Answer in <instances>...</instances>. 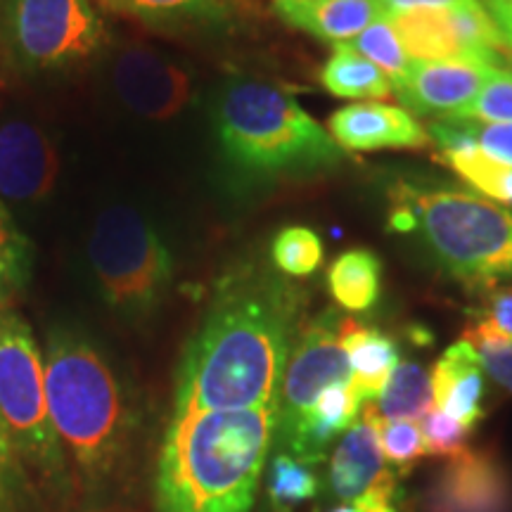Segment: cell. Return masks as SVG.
I'll return each mask as SVG.
<instances>
[{
    "instance_id": "cell-1",
    "label": "cell",
    "mask_w": 512,
    "mask_h": 512,
    "mask_svg": "<svg viewBox=\"0 0 512 512\" xmlns=\"http://www.w3.org/2000/svg\"><path fill=\"white\" fill-rule=\"evenodd\" d=\"M306 292L278 268L245 264L223 275L178 370L174 415L247 411L280 403Z\"/></svg>"
},
{
    "instance_id": "cell-2",
    "label": "cell",
    "mask_w": 512,
    "mask_h": 512,
    "mask_svg": "<svg viewBox=\"0 0 512 512\" xmlns=\"http://www.w3.org/2000/svg\"><path fill=\"white\" fill-rule=\"evenodd\" d=\"M278 427V403L171 415L157 460V512H249Z\"/></svg>"
},
{
    "instance_id": "cell-3",
    "label": "cell",
    "mask_w": 512,
    "mask_h": 512,
    "mask_svg": "<svg viewBox=\"0 0 512 512\" xmlns=\"http://www.w3.org/2000/svg\"><path fill=\"white\" fill-rule=\"evenodd\" d=\"M43 361L50 420L72 489L88 503L102 501L119 482L131 441V408L119 377L93 344L72 332L50 335Z\"/></svg>"
},
{
    "instance_id": "cell-4",
    "label": "cell",
    "mask_w": 512,
    "mask_h": 512,
    "mask_svg": "<svg viewBox=\"0 0 512 512\" xmlns=\"http://www.w3.org/2000/svg\"><path fill=\"white\" fill-rule=\"evenodd\" d=\"M214 117L223 155L249 176H311L347 157L290 93L271 83H230Z\"/></svg>"
},
{
    "instance_id": "cell-5",
    "label": "cell",
    "mask_w": 512,
    "mask_h": 512,
    "mask_svg": "<svg viewBox=\"0 0 512 512\" xmlns=\"http://www.w3.org/2000/svg\"><path fill=\"white\" fill-rule=\"evenodd\" d=\"M389 228L420 233L434 259L463 283L491 287L512 275V211L475 192L399 183Z\"/></svg>"
},
{
    "instance_id": "cell-6",
    "label": "cell",
    "mask_w": 512,
    "mask_h": 512,
    "mask_svg": "<svg viewBox=\"0 0 512 512\" xmlns=\"http://www.w3.org/2000/svg\"><path fill=\"white\" fill-rule=\"evenodd\" d=\"M0 430L24 477L64 498L72 489L69 467L50 420L46 361L34 332L17 311L0 306Z\"/></svg>"
},
{
    "instance_id": "cell-7",
    "label": "cell",
    "mask_w": 512,
    "mask_h": 512,
    "mask_svg": "<svg viewBox=\"0 0 512 512\" xmlns=\"http://www.w3.org/2000/svg\"><path fill=\"white\" fill-rule=\"evenodd\" d=\"M88 256L105 299L124 313L155 309L174 278V259L157 230L121 204L98 216Z\"/></svg>"
},
{
    "instance_id": "cell-8",
    "label": "cell",
    "mask_w": 512,
    "mask_h": 512,
    "mask_svg": "<svg viewBox=\"0 0 512 512\" xmlns=\"http://www.w3.org/2000/svg\"><path fill=\"white\" fill-rule=\"evenodd\" d=\"M0 41L24 72H57L105 48V19L91 0H0Z\"/></svg>"
},
{
    "instance_id": "cell-9",
    "label": "cell",
    "mask_w": 512,
    "mask_h": 512,
    "mask_svg": "<svg viewBox=\"0 0 512 512\" xmlns=\"http://www.w3.org/2000/svg\"><path fill=\"white\" fill-rule=\"evenodd\" d=\"M342 323L344 318L335 309L306 320L280 387L275 448L283 446L297 432L325 389L332 384L351 382L349 356L342 344Z\"/></svg>"
},
{
    "instance_id": "cell-10",
    "label": "cell",
    "mask_w": 512,
    "mask_h": 512,
    "mask_svg": "<svg viewBox=\"0 0 512 512\" xmlns=\"http://www.w3.org/2000/svg\"><path fill=\"white\" fill-rule=\"evenodd\" d=\"M380 413L375 401L363 403L356 420L339 441L330 463V491L344 503H389L396 496V477L387 467L380 444Z\"/></svg>"
},
{
    "instance_id": "cell-11",
    "label": "cell",
    "mask_w": 512,
    "mask_h": 512,
    "mask_svg": "<svg viewBox=\"0 0 512 512\" xmlns=\"http://www.w3.org/2000/svg\"><path fill=\"white\" fill-rule=\"evenodd\" d=\"M112 81L128 110L145 119L176 117L192 98L190 74L150 48H126L114 62Z\"/></svg>"
},
{
    "instance_id": "cell-12",
    "label": "cell",
    "mask_w": 512,
    "mask_h": 512,
    "mask_svg": "<svg viewBox=\"0 0 512 512\" xmlns=\"http://www.w3.org/2000/svg\"><path fill=\"white\" fill-rule=\"evenodd\" d=\"M498 67L482 62H420L392 83L394 95L408 112L422 117H463Z\"/></svg>"
},
{
    "instance_id": "cell-13",
    "label": "cell",
    "mask_w": 512,
    "mask_h": 512,
    "mask_svg": "<svg viewBox=\"0 0 512 512\" xmlns=\"http://www.w3.org/2000/svg\"><path fill=\"white\" fill-rule=\"evenodd\" d=\"M425 512H512L510 477L489 453H460L434 479Z\"/></svg>"
},
{
    "instance_id": "cell-14",
    "label": "cell",
    "mask_w": 512,
    "mask_h": 512,
    "mask_svg": "<svg viewBox=\"0 0 512 512\" xmlns=\"http://www.w3.org/2000/svg\"><path fill=\"white\" fill-rule=\"evenodd\" d=\"M330 136L344 152L420 150L430 145L427 128L403 107L354 102L332 114Z\"/></svg>"
},
{
    "instance_id": "cell-15",
    "label": "cell",
    "mask_w": 512,
    "mask_h": 512,
    "mask_svg": "<svg viewBox=\"0 0 512 512\" xmlns=\"http://www.w3.org/2000/svg\"><path fill=\"white\" fill-rule=\"evenodd\" d=\"M57 155L41 128L10 121L0 128V197L12 202L43 200L55 185Z\"/></svg>"
},
{
    "instance_id": "cell-16",
    "label": "cell",
    "mask_w": 512,
    "mask_h": 512,
    "mask_svg": "<svg viewBox=\"0 0 512 512\" xmlns=\"http://www.w3.org/2000/svg\"><path fill=\"white\" fill-rule=\"evenodd\" d=\"M273 8L290 27L332 46L347 43L370 24L387 19L380 0H273Z\"/></svg>"
},
{
    "instance_id": "cell-17",
    "label": "cell",
    "mask_w": 512,
    "mask_h": 512,
    "mask_svg": "<svg viewBox=\"0 0 512 512\" xmlns=\"http://www.w3.org/2000/svg\"><path fill=\"white\" fill-rule=\"evenodd\" d=\"M363 401L358 399L354 384H332L325 389L311 408V413L302 420L297 432L275 451L290 453L292 458L316 467L328 456V446L337 434L347 432L361 415Z\"/></svg>"
},
{
    "instance_id": "cell-18",
    "label": "cell",
    "mask_w": 512,
    "mask_h": 512,
    "mask_svg": "<svg viewBox=\"0 0 512 512\" xmlns=\"http://www.w3.org/2000/svg\"><path fill=\"white\" fill-rule=\"evenodd\" d=\"M484 368L479 363L475 349L460 339L444 351V356L432 368V396L441 413L463 422L465 427H475L482 420L484 396Z\"/></svg>"
},
{
    "instance_id": "cell-19",
    "label": "cell",
    "mask_w": 512,
    "mask_h": 512,
    "mask_svg": "<svg viewBox=\"0 0 512 512\" xmlns=\"http://www.w3.org/2000/svg\"><path fill=\"white\" fill-rule=\"evenodd\" d=\"M342 344L351 366V384L363 403L375 401L399 363V349L392 337L380 330L363 328L356 320L344 318Z\"/></svg>"
},
{
    "instance_id": "cell-20",
    "label": "cell",
    "mask_w": 512,
    "mask_h": 512,
    "mask_svg": "<svg viewBox=\"0 0 512 512\" xmlns=\"http://www.w3.org/2000/svg\"><path fill=\"white\" fill-rule=\"evenodd\" d=\"M411 60L472 62L453 29L448 10H418L389 17Z\"/></svg>"
},
{
    "instance_id": "cell-21",
    "label": "cell",
    "mask_w": 512,
    "mask_h": 512,
    "mask_svg": "<svg viewBox=\"0 0 512 512\" xmlns=\"http://www.w3.org/2000/svg\"><path fill=\"white\" fill-rule=\"evenodd\" d=\"M320 83L335 98L384 100L394 95L389 76L344 43L332 46L330 57L320 69Z\"/></svg>"
},
{
    "instance_id": "cell-22",
    "label": "cell",
    "mask_w": 512,
    "mask_h": 512,
    "mask_svg": "<svg viewBox=\"0 0 512 512\" xmlns=\"http://www.w3.org/2000/svg\"><path fill=\"white\" fill-rule=\"evenodd\" d=\"M382 264L370 249H351L339 254L328 271V287L342 309L361 313L380 297Z\"/></svg>"
},
{
    "instance_id": "cell-23",
    "label": "cell",
    "mask_w": 512,
    "mask_h": 512,
    "mask_svg": "<svg viewBox=\"0 0 512 512\" xmlns=\"http://www.w3.org/2000/svg\"><path fill=\"white\" fill-rule=\"evenodd\" d=\"M382 420L418 422L432 411V380L427 370L413 361H399L387 384L375 399Z\"/></svg>"
},
{
    "instance_id": "cell-24",
    "label": "cell",
    "mask_w": 512,
    "mask_h": 512,
    "mask_svg": "<svg viewBox=\"0 0 512 512\" xmlns=\"http://www.w3.org/2000/svg\"><path fill=\"white\" fill-rule=\"evenodd\" d=\"M439 162L451 166L463 181L491 200L512 204V166L486 157L477 145L458 152H439Z\"/></svg>"
},
{
    "instance_id": "cell-25",
    "label": "cell",
    "mask_w": 512,
    "mask_h": 512,
    "mask_svg": "<svg viewBox=\"0 0 512 512\" xmlns=\"http://www.w3.org/2000/svg\"><path fill=\"white\" fill-rule=\"evenodd\" d=\"M320 479L311 465L292 458L290 453L275 451L268 467V505L271 512H292L299 503L318 494Z\"/></svg>"
},
{
    "instance_id": "cell-26",
    "label": "cell",
    "mask_w": 512,
    "mask_h": 512,
    "mask_svg": "<svg viewBox=\"0 0 512 512\" xmlns=\"http://www.w3.org/2000/svg\"><path fill=\"white\" fill-rule=\"evenodd\" d=\"M107 3L155 27L211 22L223 15V0H107Z\"/></svg>"
},
{
    "instance_id": "cell-27",
    "label": "cell",
    "mask_w": 512,
    "mask_h": 512,
    "mask_svg": "<svg viewBox=\"0 0 512 512\" xmlns=\"http://www.w3.org/2000/svg\"><path fill=\"white\" fill-rule=\"evenodd\" d=\"M344 46L354 50V53L363 55L370 60L375 67H380L384 74L389 76V81L396 83L403 76L411 72L413 62L411 55L403 48L399 34H396L392 19H380V22L370 24L366 31L351 38Z\"/></svg>"
},
{
    "instance_id": "cell-28",
    "label": "cell",
    "mask_w": 512,
    "mask_h": 512,
    "mask_svg": "<svg viewBox=\"0 0 512 512\" xmlns=\"http://www.w3.org/2000/svg\"><path fill=\"white\" fill-rule=\"evenodd\" d=\"M323 240L311 228L292 226L280 230L271 245L273 266L290 278H306L323 264Z\"/></svg>"
},
{
    "instance_id": "cell-29",
    "label": "cell",
    "mask_w": 512,
    "mask_h": 512,
    "mask_svg": "<svg viewBox=\"0 0 512 512\" xmlns=\"http://www.w3.org/2000/svg\"><path fill=\"white\" fill-rule=\"evenodd\" d=\"M31 275V247L15 226L8 207L0 202V306L27 285Z\"/></svg>"
},
{
    "instance_id": "cell-30",
    "label": "cell",
    "mask_w": 512,
    "mask_h": 512,
    "mask_svg": "<svg viewBox=\"0 0 512 512\" xmlns=\"http://www.w3.org/2000/svg\"><path fill=\"white\" fill-rule=\"evenodd\" d=\"M463 339L475 349L486 373L512 392V339L503 335L489 318H479L467 325Z\"/></svg>"
},
{
    "instance_id": "cell-31",
    "label": "cell",
    "mask_w": 512,
    "mask_h": 512,
    "mask_svg": "<svg viewBox=\"0 0 512 512\" xmlns=\"http://www.w3.org/2000/svg\"><path fill=\"white\" fill-rule=\"evenodd\" d=\"M380 444L387 463H392L401 475H408L427 453L425 437L413 420H382Z\"/></svg>"
},
{
    "instance_id": "cell-32",
    "label": "cell",
    "mask_w": 512,
    "mask_h": 512,
    "mask_svg": "<svg viewBox=\"0 0 512 512\" xmlns=\"http://www.w3.org/2000/svg\"><path fill=\"white\" fill-rule=\"evenodd\" d=\"M463 117L486 124H512V72L503 67L494 69Z\"/></svg>"
},
{
    "instance_id": "cell-33",
    "label": "cell",
    "mask_w": 512,
    "mask_h": 512,
    "mask_svg": "<svg viewBox=\"0 0 512 512\" xmlns=\"http://www.w3.org/2000/svg\"><path fill=\"white\" fill-rule=\"evenodd\" d=\"M422 437H425V448L430 456L456 458L467 451V439H470V427L463 422L453 420L451 415L432 408L430 413L422 418Z\"/></svg>"
},
{
    "instance_id": "cell-34",
    "label": "cell",
    "mask_w": 512,
    "mask_h": 512,
    "mask_svg": "<svg viewBox=\"0 0 512 512\" xmlns=\"http://www.w3.org/2000/svg\"><path fill=\"white\" fill-rule=\"evenodd\" d=\"M24 489H27V477L0 430V512H17Z\"/></svg>"
},
{
    "instance_id": "cell-35",
    "label": "cell",
    "mask_w": 512,
    "mask_h": 512,
    "mask_svg": "<svg viewBox=\"0 0 512 512\" xmlns=\"http://www.w3.org/2000/svg\"><path fill=\"white\" fill-rule=\"evenodd\" d=\"M512 339V287H494L486 294V316Z\"/></svg>"
},
{
    "instance_id": "cell-36",
    "label": "cell",
    "mask_w": 512,
    "mask_h": 512,
    "mask_svg": "<svg viewBox=\"0 0 512 512\" xmlns=\"http://www.w3.org/2000/svg\"><path fill=\"white\" fill-rule=\"evenodd\" d=\"M380 3L387 17H396L418 10H453L472 3V0H380Z\"/></svg>"
},
{
    "instance_id": "cell-37",
    "label": "cell",
    "mask_w": 512,
    "mask_h": 512,
    "mask_svg": "<svg viewBox=\"0 0 512 512\" xmlns=\"http://www.w3.org/2000/svg\"><path fill=\"white\" fill-rule=\"evenodd\" d=\"M482 3L501 31L505 48L512 53V0H482Z\"/></svg>"
},
{
    "instance_id": "cell-38",
    "label": "cell",
    "mask_w": 512,
    "mask_h": 512,
    "mask_svg": "<svg viewBox=\"0 0 512 512\" xmlns=\"http://www.w3.org/2000/svg\"><path fill=\"white\" fill-rule=\"evenodd\" d=\"M358 512H396L389 503H368V501H358Z\"/></svg>"
}]
</instances>
